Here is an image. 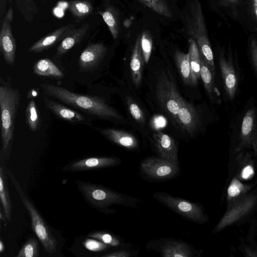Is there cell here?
<instances>
[{"label":"cell","instance_id":"obj_1","mask_svg":"<svg viewBox=\"0 0 257 257\" xmlns=\"http://www.w3.org/2000/svg\"><path fill=\"white\" fill-rule=\"evenodd\" d=\"M41 86L49 96L96 118L113 122L121 120L123 118L117 110L97 96L76 93L52 84L41 83Z\"/></svg>","mask_w":257,"mask_h":257},{"label":"cell","instance_id":"obj_2","mask_svg":"<svg viewBox=\"0 0 257 257\" xmlns=\"http://www.w3.org/2000/svg\"><path fill=\"white\" fill-rule=\"evenodd\" d=\"M184 30L197 46L201 58L215 74L214 56L209 41L204 13L199 0H188L184 8Z\"/></svg>","mask_w":257,"mask_h":257},{"label":"cell","instance_id":"obj_3","mask_svg":"<svg viewBox=\"0 0 257 257\" xmlns=\"http://www.w3.org/2000/svg\"><path fill=\"white\" fill-rule=\"evenodd\" d=\"M155 102L159 110L179 130L177 115L184 101L171 71L166 67L158 70L154 82Z\"/></svg>","mask_w":257,"mask_h":257},{"label":"cell","instance_id":"obj_4","mask_svg":"<svg viewBox=\"0 0 257 257\" xmlns=\"http://www.w3.org/2000/svg\"><path fill=\"white\" fill-rule=\"evenodd\" d=\"M76 182L86 202L101 212H108V207L113 205L136 207L141 202L136 198L117 192L101 185L79 180H76Z\"/></svg>","mask_w":257,"mask_h":257},{"label":"cell","instance_id":"obj_5","mask_svg":"<svg viewBox=\"0 0 257 257\" xmlns=\"http://www.w3.org/2000/svg\"><path fill=\"white\" fill-rule=\"evenodd\" d=\"M6 173L13 183L22 202L27 210L30 216L32 229L45 250L51 254L55 253L58 242L49 226L14 175L8 170H6Z\"/></svg>","mask_w":257,"mask_h":257},{"label":"cell","instance_id":"obj_6","mask_svg":"<svg viewBox=\"0 0 257 257\" xmlns=\"http://www.w3.org/2000/svg\"><path fill=\"white\" fill-rule=\"evenodd\" d=\"M20 101L18 89L8 85L0 87L1 136L2 149L5 152L14 137V123Z\"/></svg>","mask_w":257,"mask_h":257},{"label":"cell","instance_id":"obj_7","mask_svg":"<svg viewBox=\"0 0 257 257\" xmlns=\"http://www.w3.org/2000/svg\"><path fill=\"white\" fill-rule=\"evenodd\" d=\"M153 197L187 220L197 223L202 221V210L196 203L164 192H156Z\"/></svg>","mask_w":257,"mask_h":257},{"label":"cell","instance_id":"obj_8","mask_svg":"<svg viewBox=\"0 0 257 257\" xmlns=\"http://www.w3.org/2000/svg\"><path fill=\"white\" fill-rule=\"evenodd\" d=\"M177 118L179 130L191 138L202 128L203 115L201 109L186 100L179 109Z\"/></svg>","mask_w":257,"mask_h":257},{"label":"cell","instance_id":"obj_9","mask_svg":"<svg viewBox=\"0 0 257 257\" xmlns=\"http://www.w3.org/2000/svg\"><path fill=\"white\" fill-rule=\"evenodd\" d=\"M142 172L150 178L155 179H167L178 174L180 168L175 164L160 157H149L141 163Z\"/></svg>","mask_w":257,"mask_h":257},{"label":"cell","instance_id":"obj_10","mask_svg":"<svg viewBox=\"0 0 257 257\" xmlns=\"http://www.w3.org/2000/svg\"><path fill=\"white\" fill-rule=\"evenodd\" d=\"M148 248H151L163 257H192L193 247L179 239L161 238L152 240L147 244Z\"/></svg>","mask_w":257,"mask_h":257},{"label":"cell","instance_id":"obj_11","mask_svg":"<svg viewBox=\"0 0 257 257\" xmlns=\"http://www.w3.org/2000/svg\"><path fill=\"white\" fill-rule=\"evenodd\" d=\"M13 15V9L11 6L1 23L0 32L1 51L6 62L11 65L15 62L17 49V44L13 34L11 25Z\"/></svg>","mask_w":257,"mask_h":257},{"label":"cell","instance_id":"obj_12","mask_svg":"<svg viewBox=\"0 0 257 257\" xmlns=\"http://www.w3.org/2000/svg\"><path fill=\"white\" fill-rule=\"evenodd\" d=\"M152 142L159 157L179 165L178 146L173 137L158 131L153 133Z\"/></svg>","mask_w":257,"mask_h":257},{"label":"cell","instance_id":"obj_13","mask_svg":"<svg viewBox=\"0 0 257 257\" xmlns=\"http://www.w3.org/2000/svg\"><path fill=\"white\" fill-rule=\"evenodd\" d=\"M121 160L115 157H95L72 162L62 169V171L79 172L109 168L118 165Z\"/></svg>","mask_w":257,"mask_h":257},{"label":"cell","instance_id":"obj_14","mask_svg":"<svg viewBox=\"0 0 257 257\" xmlns=\"http://www.w3.org/2000/svg\"><path fill=\"white\" fill-rule=\"evenodd\" d=\"M106 50V46L102 43L88 45L79 57V64L80 69L87 71L96 66L104 56Z\"/></svg>","mask_w":257,"mask_h":257},{"label":"cell","instance_id":"obj_15","mask_svg":"<svg viewBox=\"0 0 257 257\" xmlns=\"http://www.w3.org/2000/svg\"><path fill=\"white\" fill-rule=\"evenodd\" d=\"M102 135L114 144L130 150L139 147V141L133 134L115 128H95Z\"/></svg>","mask_w":257,"mask_h":257},{"label":"cell","instance_id":"obj_16","mask_svg":"<svg viewBox=\"0 0 257 257\" xmlns=\"http://www.w3.org/2000/svg\"><path fill=\"white\" fill-rule=\"evenodd\" d=\"M74 27V25L69 24L55 30L34 43L28 51L40 53L50 48L58 42H61Z\"/></svg>","mask_w":257,"mask_h":257},{"label":"cell","instance_id":"obj_17","mask_svg":"<svg viewBox=\"0 0 257 257\" xmlns=\"http://www.w3.org/2000/svg\"><path fill=\"white\" fill-rule=\"evenodd\" d=\"M219 66L227 97L231 100L235 96L237 87V79L232 63L222 55L219 57Z\"/></svg>","mask_w":257,"mask_h":257},{"label":"cell","instance_id":"obj_18","mask_svg":"<svg viewBox=\"0 0 257 257\" xmlns=\"http://www.w3.org/2000/svg\"><path fill=\"white\" fill-rule=\"evenodd\" d=\"M44 102L46 106L60 119L75 123L86 121V118L82 114L46 96L44 97Z\"/></svg>","mask_w":257,"mask_h":257},{"label":"cell","instance_id":"obj_19","mask_svg":"<svg viewBox=\"0 0 257 257\" xmlns=\"http://www.w3.org/2000/svg\"><path fill=\"white\" fill-rule=\"evenodd\" d=\"M145 61L141 48V35L138 36L132 51L130 67L132 80L136 86L141 83Z\"/></svg>","mask_w":257,"mask_h":257},{"label":"cell","instance_id":"obj_20","mask_svg":"<svg viewBox=\"0 0 257 257\" xmlns=\"http://www.w3.org/2000/svg\"><path fill=\"white\" fill-rule=\"evenodd\" d=\"M89 28L88 23L78 28H73L60 42L57 48V54L61 56L78 44L86 35Z\"/></svg>","mask_w":257,"mask_h":257},{"label":"cell","instance_id":"obj_21","mask_svg":"<svg viewBox=\"0 0 257 257\" xmlns=\"http://www.w3.org/2000/svg\"><path fill=\"white\" fill-rule=\"evenodd\" d=\"M189 61L190 64L192 84L195 85L200 77L201 58L195 41L189 39Z\"/></svg>","mask_w":257,"mask_h":257},{"label":"cell","instance_id":"obj_22","mask_svg":"<svg viewBox=\"0 0 257 257\" xmlns=\"http://www.w3.org/2000/svg\"><path fill=\"white\" fill-rule=\"evenodd\" d=\"M34 73L38 75L52 77L56 78H61L64 74L48 58L42 59L38 60L34 65Z\"/></svg>","mask_w":257,"mask_h":257},{"label":"cell","instance_id":"obj_23","mask_svg":"<svg viewBox=\"0 0 257 257\" xmlns=\"http://www.w3.org/2000/svg\"><path fill=\"white\" fill-rule=\"evenodd\" d=\"M6 175V172H4V169L1 166L0 167V198L5 217L8 221H11L12 207Z\"/></svg>","mask_w":257,"mask_h":257},{"label":"cell","instance_id":"obj_24","mask_svg":"<svg viewBox=\"0 0 257 257\" xmlns=\"http://www.w3.org/2000/svg\"><path fill=\"white\" fill-rule=\"evenodd\" d=\"M175 60L183 82L188 85H193L189 53L186 54L179 51H176Z\"/></svg>","mask_w":257,"mask_h":257},{"label":"cell","instance_id":"obj_25","mask_svg":"<svg viewBox=\"0 0 257 257\" xmlns=\"http://www.w3.org/2000/svg\"><path fill=\"white\" fill-rule=\"evenodd\" d=\"M68 9L77 20L80 21L89 16L93 10L92 4L86 0L69 1Z\"/></svg>","mask_w":257,"mask_h":257},{"label":"cell","instance_id":"obj_26","mask_svg":"<svg viewBox=\"0 0 257 257\" xmlns=\"http://www.w3.org/2000/svg\"><path fill=\"white\" fill-rule=\"evenodd\" d=\"M201 58V57H200ZM214 74L207 63L201 58L200 77L209 98L213 100L215 90Z\"/></svg>","mask_w":257,"mask_h":257},{"label":"cell","instance_id":"obj_27","mask_svg":"<svg viewBox=\"0 0 257 257\" xmlns=\"http://www.w3.org/2000/svg\"><path fill=\"white\" fill-rule=\"evenodd\" d=\"M106 25L113 39L117 38L119 34V25L116 13L111 7L107 8L103 12H99Z\"/></svg>","mask_w":257,"mask_h":257},{"label":"cell","instance_id":"obj_28","mask_svg":"<svg viewBox=\"0 0 257 257\" xmlns=\"http://www.w3.org/2000/svg\"><path fill=\"white\" fill-rule=\"evenodd\" d=\"M255 113L254 108L248 109L242 120L241 127V137L244 141H248L252 137L255 128Z\"/></svg>","mask_w":257,"mask_h":257},{"label":"cell","instance_id":"obj_29","mask_svg":"<svg viewBox=\"0 0 257 257\" xmlns=\"http://www.w3.org/2000/svg\"><path fill=\"white\" fill-rule=\"evenodd\" d=\"M27 124L32 132H37L41 127V118L39 115L37 105L33 99H31L26 109Z\"/></svg>","mask_w":257,"mask_h":257},{"label":"cell","instance_id":"obj_30","mask_svg":"<svg viewBox=\"0 0 257 257\" xmlns=\"http://www.w3.org/2000/svg\"><path fill=\"white\" fill-rule=\"evenodd\" d=\"M18 9L25 19L31 23L34 16L38 13V9L35 0H14Z\"/></svg>","mask_w":257,"mask_h":257},{"label":"cell","instance_id":"obj_31","mask_svg":"<svg viewBox=\"0 0 257 257\" xmlns=\"http://www.w3.org/2000/svg\"><path fill=\"white\" fill-rule=\"evenodd\" d=\"M221 11L220 13L227 14L233 19L238 17L237 8L242 0H211Z\"/></svg>","mask_w":257,"mask_h":257},{"label":"cell","instance_id":"obj_32","mask_svg":"<svg viewBox=\"0 0 257 257\" xmlns=\"http://www.w3.org/2000/svg\"><path fill=\"white\" fill-rule=\"evenodd\" d=\"M145 6L156 13L171 18L172 13L164 0H138Z\"/></svg>","mask_w":257,"mask_h":257},{"label":"cell","instance_id":"obj_33","mask_svg":"<svg viewBox=\"0 0 257 257\" xmlns=\"http://www.w3.org/2000/svg\"><path fill=\"white\" fill-rule=\"evenodd\" d=\"M88 236L97 239L110 246L118 247L121 241L116 236L105 231H96L88 234Z\"/></svg>","mask_w":257,"mask_h":257},{"label":"cell","instance_id":"obj_34","mask_svg":"<svg viewBox=\"0 0 257 257\" xmlns=\"http://www.w3.org/2000/svg\"><path fill=\"white\" fill-rule=\"evenodd\" d=\"M39 256V244L37 240L30 237L19 251L17 257H38Z\"/></svg>","mask_w":257,"mask_h":257},{"label":"cell","instance_id":"obj_35","mask_svg":"<svg viewBox=\"0 0 257 257\" xmlns=\"http://www.w3.org/2000/svg\"><path fill=\"white\" fill-rule=\"evenodd\" d=\"M141 43L145 63L147 64L151 55L153 45L152 36L148 31H144L141 33Z\"/></svg>","mask_w":257,"mask_h":257},{"label":"cell","instance_id":"obj_36","mask_svg":"<svg viewBox=\"0 0 257 257\" xmlns=\"http://www.w3.org/2000/svg\"><path fill=\"white\" fill-rule=\"evenodd\" d=\"M126 103L132 116L137 122L144 124L145 122V119L141 108L136 102L130 98L127 99Z\"/></svg>","mask_w":257,"mask_h":257},{"label":"cell","instance_id":"obj_37","mask_svg":"<svg viewBox=\"0 0 257 257\" xmlns=\"http://www.w3.org/2000/svg\"><path fill=\"white\" fill-rule=\"evenodd\" d=\"M83 244L86 249L92 251H103L110 247V246L94 238L86 239Z\"/></svg>","mask_w":257,"mask_h":257},{"label":"cell","instance_id":"obj_38","mask_svg":"<svg viewBox=\"0 0 257 257\" xmlns=\"http://www.w3.org/2000/svg\"><path fill=\"white\" fill-rule=\"evenodd\" d=\"M249 50L254 68L257 73V39L251 38L249 41Z\"/></svg>","mask_w":257,"mask_h":257},{"label":"cell","instance_id":"obj_39","mask_svg":"<svg viewBox=\"0 0 257 257\" xmlns=\"http://www.w3.org/2000/svg\"><path fill=\"white\" fill-rule=\"evenodd\" d=\"M243 188L242 185L236 179H234L228 188V193L231 197L238 195Z\"/></svg>","mask_w":257,"mask_h":257},{"label":"cell","instance_id":"obj_40","mask_svg":"<svg viewBox=\"0 0 257 257\" xmlns=\"http://www.w3.org/2000/svg\"><path fill=\"white\" fill-rule=\"evenodd\" d=\"M248 4L250 18L257 24V0H249Z\"/></svg>","mask_w":257,"mask_h":257},{"label":"cell","instance_id":"obj_41","mask_svg":"<svg viewBox=\"0 0 257 257\" xmlns=\"http://www.w3.org/2000/svg\"><path fill=\"white\" fill-rule=\"evenodd\" d=\"M135 252L126 250H120L102 255V257H130L135 255Z\"/></svg>","mask_w":257,"mask_h":257},{"label":"cell","instance_id":"obj_42","mask_svg":"<svg viewBox=\"0 0 257 257\" xmlns=\"http://www.w3.org/2000/svg\"><path fill=\"white\" fill-rule=\"evenodd\" d=\"M9 0H0V23H1L6 14L7 3Z\"/></svg>","mask_w":257,"mask_h":257},{"label":"cell","instance_id":"obj_43","mask_svg":"<svg viewBox=\"0 0 257 257\" xmlns=\"http://www.w3.org/2000/svg\"><path fill=\"white\" fill-rule=\"evenodd\" d=\"M253 172L252 168L250 166H247L243 169L242 172V177L244 179H247L253 174Z\"/></svg>","mask_w":257,"mask_h":257},{"label":"cell","instance_id":"obj_44","mask_svg":"<svg viewBox=\"0 0 257 257\" xmlns=\"http://www.w3.org/2000/svg\"><path fill=\"white\" fill-rule=\"evenodd\" d=\"M5 250V245L2 240H0V252H3Z\"/></svg>","mask_w":257,"mask_h":257},{"label":"cell","instance_id":"obj_45","mask_svg":"<svg viewBox=\"0 0 257 257\" xmlns=\"http://www.w3.org/2000/svg\"><path fill=\"white\" fill-rule=\"evenodd\" d=\"M5 218L3 216L2 212H0V219L6 222Z\"/></svg>","mask_w":257,"mask_h":257},{"label":"cell","instance_id":"obj_46","mask_svg":"<svg viewBox=\"0 0 257 257\" xmlns=\"http://www.w3.org/2000/svg\"></svg>","mask_w":257,"mask_h":257}]
</instances>
